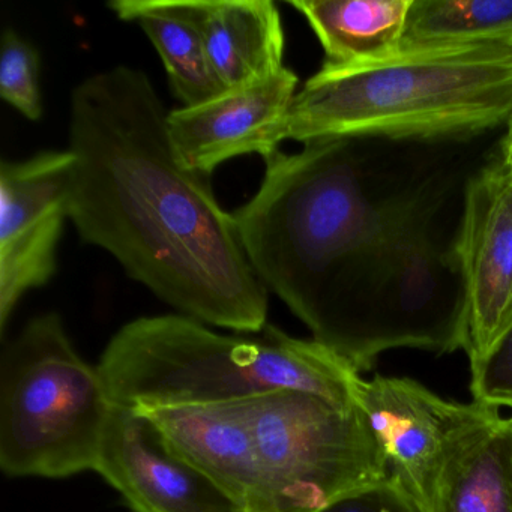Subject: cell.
<instances>
[{
	"instance_id": "6da1fadb",
	"label": "cell",
	"mask_w": 512,
	"mask_h": 512,
	"mask_svg": "<svg viewBox=\"0 0 512 512\" xmlns=\"http://www.w3.org/2000/svg\"><path fill=\"white\" fill-rule=\"evenodd\" d=\"M167 118L148 74L136 68L119 65L73 89L70 220L86 244L112 254L182 316L256 334L268 325V289L211 176L176 152Z\"/></svg>"
},
{
	"instance_id": "7a4b0ae2",
	"label": "cell",
	"mask_w": 512,
	"mask_h": 512,
	"mask_svg": "<svg viewBox=\"0 0 512 512\" xmlns=\"http://www.w3.org/2000/svg\"><path fill=\"white\" fill-rule=\"evenodd\" d=\"M356 143L320 139L296 154L275 152L253 199L233 214L263 286L332 353L355 301L379 205Z\"/></svg>"
},
{
	"instance_id": "3957f363",
	"label": "cell",
	"mask_w": 512,
	"mask_h": 512,
	"mask_svg": "<svg viewBox=\"0 0 512 512\" xmlns=\"http://www.w3.org/2000/svg\"><path fill=\"white\" fill-rule=\"evenodd\" d=\"M113 406L155 410L304 391L355 403L358 371L314 340L266 325L224 335L182 314L122 326L97 365Z\"/></svg>"
},
{
	"instance_id": "277c9868",
	"label": "cell",
	"mask_w": 512,
	"mask_h": 512,
	"mask_svg": "<svg viewBox=\"0 0 512 512\" xmlns=\"http://www.w3.org/2000/svg\"><path fill=\"white\" fill-rule=\"evenodd\" d=\"M512 46L412 47L376 64L322 67L295 95L284 139H431L506 125Z\"/></svg>"
},
{
	"instance_id": "5b68a950",
	"label": "cell",
	"mask_w": 512,
	"mask_h": 512,
	"mask_svg": "<svg viewBox=\"0 0 512 512\" xmlns=\"http://www.w3.org/2000/svg\"><path fill=\"white\" fill-rule=\"evenodd\" d=\"M113 404L61 316L26 323L0 361V467L10 478L62 479L97 467Z\"/></svg>"
},
{
	"instance_id": "8992f818",
	"label": "cell",
	"mask_w": 512,
	"mask_h": 512,
	"mask_svg": "<svg viewBox=\"0 0 512 512\" xmlns=\"http://www.w3.org/2000/svg\"><path fill=\"white\" fill-rule=\"evenodd\" d=\"M268 512H314L388 476V464L358 404L304 391L245 400Z\"/></svg>"
},
{
	"instance_id": "52a82bcc",
	"label": "cell",
	"mask_w": 512,
	"mask_h": 512,
	"mask_svg": "<svg viewBox=\"0 0 512 512\" xmlns=\"http://www.w3.org/2000/svg\"><path fill=\"white\" fill-rule=\"evenodd\" d=\"M355 403L364 413L388 464L431 512L443 473L463 446L499 418V409L446 401L415 380L359 379Z\"/></svg>"
},
{
	"instance_id": "ba28073f",
	"label": "cell",
	"mask_w": 512,
	"mask_h": 512,
	"mask_svg": "<svg viewBox=\"0 0 512 512\" xmlns=\"http://www.w3.org/2000/svg\"><path fill=\"white\" fill-rule=\"evenodd\" d=\"M74 157L44 151L0 164V329L4 334L20 299L46 286L70 218Z\"/></svg>"
},
{
	"instance_id": "9c48e42d",
	"label": "cell",
	"mask_w": 512,
	"mask_h": 512,
	"mask_svg": "<svg viewBox=\"0 0 512 512\" xmlns=\"http://www.w3.org/2000/svg\"><path fill=\"white\" fill-rule=\"evenodd\" d=\"M454 253L472 364L512 320V173L499 160L467 184Z\"/></svg>"
},
{
	"instance_id": "30bf717a",
	"label": "cell",
	"mask_w": 512,
	"mask_h": 512,
	"mask_svg": "<svg viewBox=\"0 0 512 512\" xmlns=\"http://www.w3.org/2000/svg\"><path fill=\"white\" fill-rule=\"evenodd\" d=\"M95 472L133 512H244L143 410L113 406Z\"/></svg>"
},
{
	"instance_id": "8fae6325",
	"label": "cell",
	"mask_w": 512,
	"mask_h": 512,
	"mask_svg": "<svg viewBox=\"0 0 512 512\" xmlns=\"http://www.w3.org/2000/svg\"><path fill=\"white\" fill-rule=\"evenodd\" d=\"M298 85V76L284 67L208 103L172 110L167 127L176 152L190 169L208 176L242 155L272 157L286 140L284 127Z\"/></svg>"
},
{
	"instance_id": "7c38bea8",
	"label": "cell",
	"mask_w": 512,
	"mask_h": 512,
	"mask_svg": "<svg viewBox=\"0 0 512 512\" xmlns=\"http://www.w3.org/2000/svg\"><path fill=\"white\" fill-rule=\"evenodd\" d=\"M149 413L178 454L209 476L244 512H268L244 401L167 407Z\"/></svg>"
},
{
	"instance_id": "4fadbf2b",
	"label": "cell",
	"mask_w": 512,
	"mask_h": 512,
	"mask_svg": "<svg viewBox=\"0 0 512 512\" xmlns=\"http://www.w3.org/2000/svg\"><path fill=\"white\" fill-rule=\"evenodd\" d=\"M197 19L212 70L226 91L284 68L283 22L272 0H197Z\"/></svg>"
},
{
	"instance_id": "5bb4252c",
	"label": "cell",
	"mask_w": 512,
	"mask_h": 512,
	"mask_svg": "<svg viewBox=\"0 0 512 512\" xmlns=\"http://www.w3.org/2000/svg\"><path fill=\"white\" fill-rule=\"evenodd\" d=\"M413 0H290L325 52L323 67L376 64L403 46Z\"/></svg>"
},
{
	"instance_id": "9a60e30c",
	"label": "cell",
	"mask_w": 512,
	"mask_h": 512,
	"mask_svg": "<svg viewBox=\"0 0 512 512\" xmlns=\"http://www.w3.org/2000/svg\"><path fill=\"white\" fill-rule=\"evenodd\" d=\"M109 8L148 35L184 107L208 103L226 92L206 53L197 0H113Z\"/></svg>"
},
{
	"instance_id": "2e32d148",
	"label": "cell",
	"mask_w": 512,
	"mask_h": 512,
	"mask_svg": "<svg viewBox=\"0 0 512 512\" xmlns=\"http://www.w3.org/2000/svg\"><path fill=\"white\" fill-rule=\"evenodd\" d=\"M431 512H512V418H497L446 467Z\"/></svg>"
},
{
	"instance_id": "e0dca14e",
	"label": "cell",
	"mask_w": 512,
	"mask_h": 512,
	"mask_svg": "<svg viewBox=\"0 0 512 512\" xmlns=\"http://www.w3.org/2000/svg\"><path fill=\"white\" fill-rule=\"evenodd\" d=\"M512 46V0H413L401 49Z\"/></svg>"
},
{
	"instance_id": "ac0fdd59",
	"label": "cell",
	"mask_w": 512,
	"mask_h": 512,
	"mask_svg": "<svg viewBox=\"0 0 512 512\" xmlns=\"http://www.w3.org/2000/svg\"><path fill=\"white\" fill-rule=\"evenodd\" d=\"M0 97L29 121L43 116L40 55L14 29H5L0 46Z\"/></svg>"
},
{
	"instance_id": "d6986e66",
	"label": "cell",
	"mask_w": 512,
	"mask_h": 512,
	"mask_svg": "<svg viewBox=\"0 0 512 512\" xmlns=\"http://www.w3.org/2000/svg\"><path fill=\"white\" fill-rule=\"evenodd\" d=\"M473 401L512 409V320L490 349L470 364Z\"/></svg>"
},
{
	"instance_id": "ffe728a7",
	"label": "cell",
	"mask_w": 512,
	"mask_h": 512,
	"mask_svg": "<svg viewBox=\"0 0 512 512\" xmlns=\"http://www.w3.org/2000/svg\"><path fill=\"white\" fill-rule=\"evenodd\" d=\"M314 512H430L394 476L346 491Z\"/></svg>"
},
{
	"instance_id": "44dd1931",
	"label": "cell",
	"mask_w": 512,
	"mask_h": 512,
	"mask_svg": "<svg viewBox=\"0 0 512 512\" xmlns=\"http://www.w3.org/2000/svg\"><path fill=\"white\" fill-rule=\"evenodd\" d=\"M500 163L512 173V115L505 125L502 143H500Z\"/></svg>"
}]
</instances>
